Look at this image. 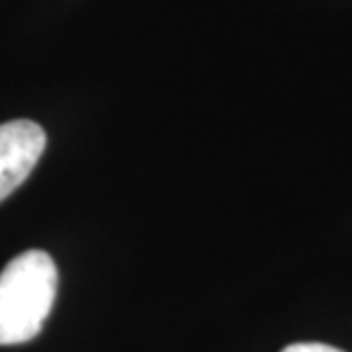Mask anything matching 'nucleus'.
<instances>
[{
    "mask_svg": "<svg viewBox=\"0 0 352 352\" xmlns=\"http://www.w3.org/2000/svg\"><path fill=\"white\" fill-rule=\"evenodd\" d=\"M46 133L30 119L0 124V201H5L37 167Z\"/></svg>",
    "mask_w": 352,
    "mask_h": 352,
    "instance_id": "2",
    "label": "nucleus"
},
{
    "mask_svg": "<svg viewBox=\"0 0 352 352\" xmlns=\"http://www.w3.org/2000/svg\"><path fill=\"white\" fill-rule=\"evenodd\" d=\"M58 267L51 254L28 250L0 272V346H19L41 332L55 305Z\"/></svg>",
    "mask_w": 352,
    "mask_h": 352,
    "instance_id": "1",
    "label": "nucleus"
},
{
    "mask_svg": "<svg viewBox=\"0 0 352 352\" xmlns=\"http://www.w3.org/2000/svg\"><path fill=\"white\" fill-rule=\"evenodd\" d=\"M281 352H343V350L325 346V343H293V346L284 348Z\"/></svg>",
    "mask_w": 352,
    "mask_h": 352,
    "instance_id": "3",
    "label": "nucleus"
}]
</instances>
